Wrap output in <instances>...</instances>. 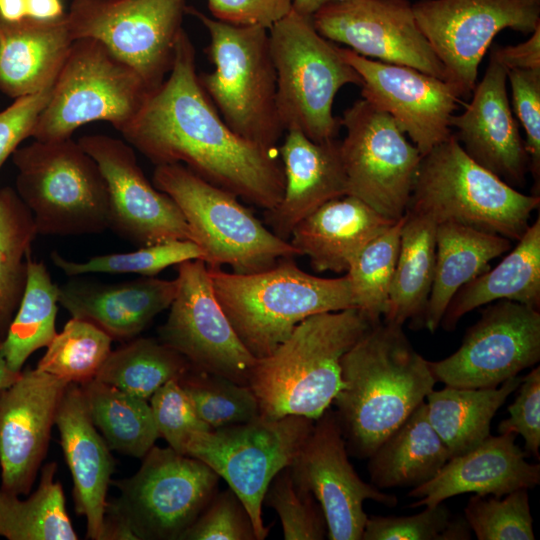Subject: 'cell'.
<instances>
[{
	"instance_id": "40",
	"label": "cell",
	"mask_w": 540,
	"mask_h": 540,
	"mask_svg": "<svg viewBox=\"0 0 540 540\" xmlns=\"http://www.w3.org/2000/svg\"><path fill=\"white\" fill-rule=\"evenodd\" d=\"M112 340L91 322L72 317L48 344L36 368L67 383L87 382L109 356Z\"/></svg>"
},
{
	"instance_id": "47",
	"label": "cell",
	"mask_w": 540,
	"mask_h": 540,
	"mask_svg": "<svg viewBox=\"0 0 540 540\" xmlns=\"http://www.w3.org/2000/svg\"><path fill=\"white\" fill-rule=\"evenodd\" d=\"M149 404L160 437L180 454L186 455V445L194 433L211 430L197 415L179 379L160 387L149 399Z\"/></svg>"
},
{
	"instance_id": "18",
	"label": "cell",
	"mask_w": 540,
	"mask_h": 540,
	"mask_svg": "<svg viewBox=\"0 0 540 540\" xmlns=\"http://www.w3.org/2000/svg\"><path fill=\"white\" fill-rule=\"evenodd\" d=\"M294 481L310 491L320 504L330 540H362L366 500L388 507L393 494L364 482L348 459L346 442L333 410L314 421L313 429L289 466Z\"/></svg>"
},
{
	"instance_id": "38",
	"label": "cell",
	"mask_w": 540,
	"mask_h": 540,
	"mask_svg": "<svg viewBox=\"0 0 540 540\" xmlns=\"http://www.w3.org/2000/svg\"><path fill=\"white\" fill-rule=\"evenodd\" d=\"M37 235L33 217L16 191L0 189V344L21 303Z\"/></svg>"
},
{
	"instance_id": "6",
	"label": "cell",
	"mask_w": 540,
	"mask_h": 540,
	"mask_svg": "<svg viewBox=\"0 0 540 540\" xmlns=\"http://www.w3.org/2000/svg\"><path fill=\"white\" fill-rule=\"evenodd\" d=\"M538 195H526L476 163L455 134L422 156L407 210L518 241ZM406 210V211H407Z\"/></svg>"
},
{
	"instance_id": "34",
	"label": "cell",
	"mask_w": 540,
	"mask_h": 540,
	"mask_svg": "<svg viewBox=\"0 0 540 540\" xmlns=\"http://www.w3.org/2000/svg\"><path fill=\"white\" fill-rule=\"evenodd\" d=\"M436 229L437 223L430 217L405 212L384 321L399 325L409 319L422 322L434 276Z\"/></svg>"
},
{
	"instance_id": "50",
	"label": "cell",
	"mask_w": 540,
	"mask_h": 540,
	"mask_svg": "<svg viewBox=\"0 0 540 540\" xmlns=\"http://www.w3.org/2000/svg\"><path fill=\"white\" fill-rule=\"evenodd\" d=\"M518 394L508 406L509 417L502 420L498 432L521 435L525 450L539 458L540 447V367L522 377Z\"/></svg>"
},
{
	"instance_id": "45",
	"label": "cell",
	"mask_w": 540,
	"mask_h": 540,
	"mask_svg": "<svg viewBox=\"0 0 540 540\" xmlns=\"http://www.w3.org/2000/svg\"><path fill=\"white\" fill-rule=\"evenodd\" d=\"M263 505L278 514L285 540H322L327 536L320 504L310 491L294 481L289 466L273 477Z\"/></svg>"
},
{
	"instance_id": "23",
	"label": "cell",
	"mask_w": 540,
	"mask_h": 540,
	"mask_svg": "<svg viewBox=\"0 0 540 540\" xmlns=\"http://www.w3.org/2000/svg\"><path fill=\"white\" fill-rule=\"evenodd\" d=\"M507 73L490 51L483 78L465 110L452 116L451 127L476 163L516 188L525 184L529 158L508 98Z\"/></svg>"
},
{
	"instance_id": "12",
	"label": "cell",
	"mask_w": 540,
	"mask_h": 540,
	"mask_svg": "<svg viewBox=\"0 0 540 540\" xmlns=\"http://www.w3.org/2000/svg\"><path fill=\"white\" fill-rule=\"evenodd\" d=\"M314 421L297 415L259 416L243 424L196 432L186 445V455L204 462L227 482L247 509L257 540H263L271 529L263 522L264 494L273 477L290 466Z\"/></svg>"
},
{
	"instance_id": "51",
	"label": "cell",
	"mask_w": 540,
	"mask_h": 540,
	"mask_svg": "<svg viewBox=\"0 0 540 540\" xmlns=\"http://www.w3.org/2000/svg\"><path fill=\"white\" fill-rule=\"evenodd\" d=\"M53 84L14 99L0 112V168L23 140L32 137L38 118L51 96Z\"/></svg>"
},
{
	"instance_id": "10",
	"label": "cell",
	"mask_w": 540,
	"mask_h": 540,
	"mask_svg": "<svg viewBox=\"0 0 540 540\" xmlns=\"http://www.w3.org/2000/svg\"><path fill=\"white\" fill-rule=\"evenodd\" d=\"M129 64L93 38L73 41L32 138H71L79 127L105 121L121 132L152 92Z\"/></svg>"
},
{
	"instance_id": "26",
	"label": "cell",
	"mask_w": 540,
	"mask_h": 540,
	"mask_svg": "<svg viewBox=\"0 0 540 540\" xmlns=\"http://www.w3.org/2000/svg\"><path fill=\"white\" fill-rule=\"evenodd\" d=\"M55 425L73 479L75 511L85 517L87 538L101 540L115 461L89 416L79 384L66 387Z\"/></svg>"
},
{
	"instance_id": "29",
	"label": "cell",
	"mask_w": 540,
	"mask_h": 540,
	"mask_svg": "<svg viewBox=\"0 0 540 540\" xmlns=\"http://www.w3.org/2000/svg\"><path fill=\"white\" fill-rule=\"evenodd\" d=\"M73 41L66 15L49 21L0 18V91L16 99L52 85Z\"/></svg>"
},
{
	"instance_id": "28",
	"label": "cell",
	"mask_w": 540,
	"mask_h": 540,
	"mask_svg": "<svg viewBox=\"0 0 540 540\" xmlns=\"http://www.w3.org/2000/svg\"><path fill=\"white\" fill-rule=\"evenodd\" d=\"M398 221V220H397ZM393 221L361 199L344 195L322 204L292 230L289 242L318 272H347L359 252Z\"/></svg>"
},
{
	"instance_id": "41",
	"label": "cell",
	"mask_w": 540,
	"mask_h": 540,
	"mask_svg": "<svg viewBox=\"0 0 540 540\" xmlns=\"http://www.w3.org/2000/svg\"><path fill=\"white\" fill-rule=\"evenodd\" d=\"M403 217L372 239L346 272L351 281L356 308L372 323L381 321L388 309Z\"/></svg>"
},
{
	"instance_id": "52",
	"label": "cell",
	"mask_w": 540,
	"mask_h": 540,
	"mask_svg": "<svg viewBox=\"0 0 540 540\" xmlns=\"http://www.w3.org/2000/svg\"><path fill=\"white\" fill-rule=\"evenodd\" d=\"M212 18L269 29L292 10V0H207Z\"/></svg>"
},
{
	"instance_id": "7",
	"label": "cell",
	"mask_w": 540,
	"mask_h": 540,
	"mask_svg": "<svg viewBox=\"0 0 540 540\" xmlns=\"http://www.w3.org/2000/svg\"><path fill=\"white\" fill-rule=\"evenodd\" d=\"M268 35L284 130L298 129L316 142L335 139L341 121L333 114L334 99L346 85L361 86V77L340 47L318 33L311 17L292 9Z\"/></svg>"
},
{
	"instance_id": "22",
	"label": "cell",
	"mask_w": 540,
	"mask_h": 540,
	"mask_svg": "<svg viewBox=\"0 0 540 540\" xmlns=\"http://www.w3.org/2000/svg\"><path fill=\"white\" fill-rule=\"evenodd\" d=\"M69 383L37 368L0 389L1 488L29 494L46 456L59 404Z\"/></svg>"
},
{
	"instance_id": "1",
	"label": "cell",
	"mask_w": 540,
	"mask_h": 540,
	"mask_svg": "<svg viewBox=\"0 0 540 540\" xmlns=\"http://www.w3.org/2000/svg\"><path fill=\"white\" fill-rule=\"evenodd\" d=\"M195 55L183 30L168 75L120 133L155 165L182 164L238 198L272 210L284 192L278 151L241 137L225 123L199 83Z\"/></svg>"
},
{
	"instance_id": "8",
	"label": "cell",
	"mask_w": 540,
	"mask_h": 540,
	"mask_svg": "<svg viewBox=\"0 0 540 540\" xmlns=\"http://www.w3.org/2000/svg\"><path fill=\"white\" fill-rule=\"evenodd\" d=\"M16 193L37 234H99L109 227L105 180L92 157L71 138L38 141L12 154Z\"/></svg>"
},
{
	"instance_id": "17",
	"label": "cell",
	"mask_w": 540,
	"mask_h": 540,
	"mask_svg": "<svg viewBox=\"0 0 540 540\" xmlns=\"http://www.w3.org/2000/svg\"><path fill=\"white\" fill-rule=\"evenodd\" d=\"M495 302L482 311L453 354L429 361L436 381L494 388L539 362V310L510 300Z\"/></svg>"
},
{
	"instance_id": "9",
	"label": "cell",
	"mask_w": 540,
	"mask_h": 540,
	"mask_svg": "<svg viewBox=\"0 0 540 540\" xmlns=\"http://www.w3.org/2000/svg\"><path fill=\"white\" fill-rule=\"evenodd\" d=\"M154 186L181 210L192 241L203 251L208 267L229 266L235 273L268 269L285 258L300 256L238 201L182 164L156 165Z\"/></svg>"
},
{
	"instance_id": "5",
	"label": "cell",
	"mask_w": 540,
	"mask_h": 540,
	"mask_svg": "<svg viewBox=\"0 0 540 540\" xmlns=\"http://www.w3.org/2000/svg\"><path fill=\"white\" fill-rule=\"evenodd\" d=\"M210 37L206 49L214 70L198 75L199 83L225 123L241 137L277 149L285 132L277 110L276 72L268 29L242 26L208 17L194 7Z\"/></svg>"
},
{
	"instance_id": "48",
	"label": "cell",
	"mask_w": 540,
	"mask_h": 540,
	"mask_svg": "<svg viewBox=\"0 0 540 540\" xmlns=\"http://www.w3.org/2000/svg\"><path fill=\"white\" fill-rule=\"evenodd\" d=\"M181 540H257L251 517L235 492H217Z\"/></svg>"
},
{
	"instance_id": "3",
	"label": "cell",
	"mask_w": 540,
	"mask_h": 540,
	"mask_svg": "<svg viewBox=\"0 0 540 540\" xmlns=\"http://www.w3.org/2000/svg\"><path fill=\"white\" fill-rule=\"evenodd\" d=\"M375 324L359 309L312 315L269 355L257 358L248 380L260 416L319 418L341 387L344 354Z\"/></svg>"
},
{
	"instance_id": "4",
	"label": "cell",
	"mask_w": 540,
	"mask_h": 540,
	"mask_svg": "<svg viewBox=\"0 0 540 540\" xmlns=\"http://www.w3.org/2000/svg\"><path fill=\"white\" fill-rule=\"evenodd\" d=\"M207 268L219 304L256 358L272 353L306 318L356 308L347 274L317 277L300 269L293 258L253 273Z\"/></svg>"
},
{
	"instance_id": "27",
	"label": "cell",
	"mask_w": 540,
	"mask_h": 540,
	"mask_svg": "<svg viewBox=\"0 0 540 540\" xmlns=\"http://www.w3.org/2000/svg\"><path fill=\"white\" fill-rule=\"evenodd\" d=\"M176 290V279L155 276L113 284L74 278L58 285V303L72 317L91 322L112 339L131 340L169 308Z\"/></svg>"
},
{
	"instance_id": "33",
	"label": "cell",
	"mask_w": 540,
	"mask_h": 540,
	"mask_svg": "<svg viewBox=\"0 0 540 540\" xmlns=\"http://www.w3.org/2000/svg\"><path fill=\"white\" fill-rule=\"evenodd\" d=\"M521 381L517 375L494 388L446 386L426 396L429 422L450 458L475 448L490 435L495 413Z\"/></svg>"
},
{
	"instance_id": "43",
	"label": "cell",
	"mask_w": 540,
	"mask_h": 540,
	"mask_svg": "<svg viewBox=\"0 0 540 540\" xmlns=\"http://www.w3.org/2000/svg\"><path fill=\"white\" fill-rule=\"evenodd\" d=\"M50 257L54 265L70 277L88 273L155 276L167 267L186 260H203L204 254L191 240H173L140 246L131 252L98 255L80 262L68 260L57 251H52Z\"/></svg>"
},
{
	"instance_id": "37",
	"label": "cell",
	"mask_w": 540,
	"mask_h": 540,
	"mask_svg": "<svg viewBox=\"0 0 540 540\" xmlns=\"http://www.w3.org/2000/svg\"><path fill=\"white\" fill-rule=\"evenodd\" d=\"M57 303L58 285L53 283L45 264L30 256L21 303L1 343L3 355L13 371L21 372L31 354L47 347L57 334Z\"/></svg>"
},
{
	"instance_id": "30",
	"label": "cell",
	"mask_w": 540,
	"mask_h": 540,
	"mask_svg": "<svg viewBox=\"0 0 540 540\" xmlns=\"http://www.w3.org/2000/svg\"><path fill=\"white\" fill-rule=\"evenodd\" d=\"M511 248V240L454 221L437 225L433 282L422 323L434 333L458 290L488 269Z\"/></svg>"
},
{
	"instance_id": "25",
	"label": "cell",
	"mask_w": 540,
	"mask_h": 540,
	"mask_svg": "<svg viewBox=\"0 0 540 540\" xmlns=\"http://www.w3.org/2000/svg\"><path fill=\"white\" fill-rule=\"evenodd\" d=\"M277 147L284 173V192L275 208L265 211L271 231L290 238L293 228L325 202L347 195L340 141L316 142L298 129L286 130Z\"/></svg>"
},
{
	"instance_id": "46",
	"label": "cell",
	"mask_w": 540,
	"mask_h": 540,
	"mask_svg": "<svg viewBox=\"0 0 540 540\" xmlns=\"http://www.w3.org/2000/svg\"><path fill=\"white\" fill-rule=\"evenodd\" d=\"M471 529L465 518H452L442 503L425 506L410 516L368 517L362 540H468Z\"/></svg>"
},
{
	"instance_id": "13",
	"label": "cell",
	"mask_w": 540,
	"mask_h": 540,
	"mask_svg": "<svg viewBox=\"0 0 540 540\" xmlns=\"http://www.w3.org/2000/svg\"><path fill=\"white\" fill-rule=\"evenodd\" d=\"M340 121L346 129L340 151L347 195L361 199L393 221L401 219L421 153L389 114L363 98L348 107Z\"/></svg>"
},
{
	"instance_id": "35",
	"label": "cell",
	"mask_w": 540,
	"mask_h": 540,
	"mask_svg": "<svg viewBox=\"0 0 540 540\" xmlns=\"http://www.w3.org/2000/svg\"><path fill=\"white\" fill-rule=\"evenodd\" d=\"M79 385L89 416L110 450L143 458L160 437L149 401L96 378Z\"/></svg>"
},
{
	"instance_id": "19",
	"label": "cell",
	"mask_w": 540,
	"mask_h": 540,
	"mask_svg": "<svg viewBox=\"0 0 540 540\" xmlns=\"http://www.w3.org/2000/svg\"><path fill=\"white\" fill-rule=\"evenodd\" d=\"M311 19L323 37L361 56L445 80V69L421 31L409 0H333Z\"/></svg>"
},
{
	"instance_id": "24",
	"label": "cell",
	"mask_w": 540,
	"mask_h": 540,
	"mask_svg": "<svg viewBox=\"0 0 540 540\" xmlns=\"http://www.w3.org/2000/svg\"><path fill=\"white\" fill-rule=\"evenodd\" d=\"M516 436L489 435L475 448L451 457L432 479L408 492L409 497L419 498L410 507L435 506L470 492L500 498L517 489L535 488L540 483V465L526 461Z\"/></svg>"
},
{
	"instance_id": "39",
	"label": "cell",
	"mask_w": 540,
	"mask_h": 540,
	"mask_svg": "<svg viewBox=\"0 0 540 540\" xmlns=\"http://www.w3.org/2000/svg\"><path fill=\"white\" fill-rule=\"evenodd\" d=\"M191 369L178 352L154 338H133L111 351L96 379L149 401L165 383Z\"/></svg>"
},
{
	"instance_id": "21",
	"label": "cell",
	"mask_w": 540,
	"mask_h": 540,
	"mask_svg": "<svg viewBox=\"0 0 540 540\" xmlns=\"http://www.w3.org/2000/svg\"><path fill=\"white\" fill-rule=\"evenodd\" d=\"M362 80V98L389 114L421 155L453 133L451 118L461 97L448 82L417 69L386 63L341 48Z\"/></svg>"
},
{
	"instance_id": "31",
	"label": "cell",
	"mask_w": 540,
	"mask_h": 540,
	"mask_svg": "<svg viewBox=\"0 0 540 540\" xmlns=\"http://www.w3.org/2000/svg\"><path fill=\"white\" fill-rule=\"evenodd\" d=\"M498 300L540 308L539 216L495 268L488 269L458 290L440 325L447 331L453 330L464 315Z\"/></svg>"
},
{
	"instance_id": "14",
	"label": "cell",
	"mask_w": 540,
	"mask_h": 540,
	"mask_svg": "<svg viewBox=\"0 0 540 540\" xmlns=\"http://www.w3.org/2000/svg\"><path fill=\"white\" fill-rule=\"evenodd\" d=\"M416 21L445 69V81L470 98L479 65L494 37L540 25V0H418Z\"/></svg>"
},
{
	"instance_id": "42",
	"label": "cell",
	"mask_w": 540,
	"mask_h": 540,
	"mask_svg": "<svg viewBox=\"0 0 540 540\" xmlns=\"http://www.w3.org/2000/svg\"><path fill=\"white\" fill-rule=\"evenodd\" d=\"M179 382L199 418L211 429L243 424L260 416L257 398L249 385L192 367Z\"/></svg>"
},
{
	"instance_id": "20",
	"label": "cell",
	"mask_w": 540,
	"mask_h": 540,
	"mask_svg": "<svg viewBox=\"0 0 540 540\" xmlns=\"http://www.w3.org/2000/svg\"><path fill=\"white\" fill-rule=\"evenodd\" d=\"M78 143L97 163L105 180L109 197L108 229L140 246L192 241L181 210L169 195L146 178L130 144L103 134L83 136Z\"/></svg>"
},
{
	"instance_id": "15",
	"label": "cell",
	"mask_w": 540,
	"mask_h": 540,
	"mask_svg": "<svg viewBox=\"0 0 540 540\" xmlns=\"http://www.w3.org/2000/svg\"><path fill=\"white\" fill-rule=\"evenodd\" d=\"M186 7L185 0H71L66 18L73 40L100 41L155 89L171 69Z\"/></svg>"
},
{
	"instance_id": "32",
	"label": "cell",
	"mask_w": 540,
	"mask_h": 540,
	"mask_svg": "<svg viewBox=\"0 0 540 540\" xmlns=\"http://www.w3.org/2000/svg\"><path fill=\"white\" fill-rule=\"evenodd\" d=\"M368 459L370 480L378 489L414 488L432 479L450 454L430 424L423 401Z\"/></svg>"
},
{
	"instance_id": "16",
	"label": "cell",
	"mask_w": 540,
	"mask_h": 540,
	"mask_svg": "<svg viewBox=\"0 0 540 540\" xmlns=\"http://www.w3.org/2000/svg\"><path fill=\"white\" fill-rule=\"evenodd\" d=\"M177 290L159 340L198 371L248 385L257 360L242 343L214 293L206 263L177 265Z\"/></svg>"
},
{
	"instance_id": "57",
	"label": "cell",
	"mask_w": 540,
	"mask_h": 540,
	"mask_svg": "<svg viewBox=\"0 0 540 540\" xmlns=\"http://www.w3.org/2000/svg\"><path fill=\"white\" fill-rule=\"evenodd\" d=\"M20 374L21 372H15L9 367L0 344V389L11 385L18 379Z\"/></svg>"
},
{
	"instance_id": "55",
	"label": "cell",
	"mask_w": 540,
	"mask_h": 540,
	"mask_svg": "<svg viewBox=\"0 0 540 540\" xmlns=\"http://www.w3.org/2000/svg\"><path fill=\"white\" fill-rule=\"evenodd\" d=\"M27 17V0H0V18L8 22Z\"/></svg>"
},
{
	"instance_id": "44",
	"label": "cell",
	"mask_w": 540,
	"mask_h": 540,
	"mask_svg": "<svg viewBox=\"0 0 540 540\" xmlns=\"http://www.w3.org/2000/svg\"><path fill=\"white\" fill-rule=\"evenodd\" d=\"M464 518L478 540L535 539L528 489L500 498L475 494L464 509Z\"/></svg>"
},
{
	"instance_id": "11",
	"label": "cell",
	"mask_w": 540,
	"mask_h": 540,
	"mask_svg": "<svg viewBox=\"0 0 540 540\" xmlns=\"http://www.w3.org/2000/svg\"><path fill=\"white\" fill-rule=\"evenodd\" d=\"M131 477L111 482L119 497L105 518L127 527L136 540H181L218 492L220 477L204 462L171 447L153 446Z\"/></svg>"
},
{
	"instance_id": "2",
	"label": "cell",
	"mask_w": 540,
	"mask_h": 540,
	"mask_svg": "<svg viewBox=\"0 0 540 540\" xmlns=\"http://www.w3.org/2000/svg\"><path fill=\"white\" fill-rule=\"evenodd\" d=\"M403 325L377 322L341 359L332 404L348 454L368 459L425 401L437 382Z\"/></svg>"
},
{
	"instance_id": "54",
	"label": "cell",
	"mask_w": 540,
	"mask_h": 540,
	"mask_svg": "<svg viewBox=\"0 0 540 540\" xmlns=\"http://www.w3.org/2000/svg\"><path fill=\"white\" fill-rule=\"evenodd\" d=\"M65 15L62 0H27V17L49 21Z\"/></svg>"
},
{
	"instance_id": "56",
	"label": "cell",
	"mask_w": 540,
	"mask_h": 540,
	"mask_svg": "<svg viewBox=\"0 0 540 540\" xmlns=\"http://www.w3.org/2000/svg\"><path fill=\"white\" fill-rule=\"evenodd\" d=\"M333 0H292V9L296 12L312 17V15L324 5Z\"/></svg>"
},
{
	"instance_id": "49",
	"label": "cell",
	"mask_w": 540,
	"mask_h": 540,
	"mask_svg": "<svg viewBox=\"0 0 540 540\" xmlns=\"http://www.w3.org/2000/svg\"><path fill=\"white\" fill-rule=\"evenodd\" d=\"M507 80L512 92V110L525 132L529 171L534 180L533 195L540 186V70L511 69Z\"/></svg>"
},
{
	"instance_id": "36",
	"label": "cell",
	"mask_w": 540,
	"mask_h": 540,
	"mask_svg": "<svg viewBox=\"0 0 540 540\" xmlns=\"http://www.w3.org/2000/svg\"><path fill=\"white\" fill-rule=\"evenodd\" d=\"M57 464L42 467L37 489L26 499L0 489V537L8 540H77Z\"/></svg>"
},
{
	"instance_id": "53",
	"label": "cell",
	"mask_w": 540,
	"mask_h": 540,
	"mask_svg": "<svg viewBox=\"0 0 540 540\" xmlns=\"http://www.w3.org/2000/svg\"><path fill=\"white\" fill-rule=\"evenodd\" d=\"M490 51L508 69L540 70V25L517 45H493Z\"/></svg>"
}]
</instances>
